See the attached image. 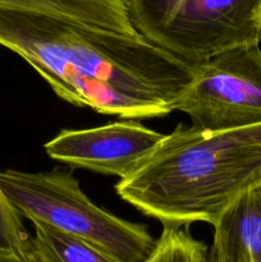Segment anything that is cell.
<instances>
[{
  "mask_svg": "<svg viewBox=\"0 0 261 262\" xmlns=\"http://www.w3.org/2000/svg\"><path fill=\"white\" fill-rule=\"evenodd\" d=\"M32 225L36 262H120L82 238L44 223Z\"/></svg>",
  "mask_w": 261,
  "mask_h": 262,
  "instance_id": "cell-9",
  "label": "cell"
},
{
  "mask_svg": "<svg viewBox=\"0 0 261 262\" xmlns=\"http://www.w3.org/2000/svg\"><path fill=\"white\" fill-rule=\"evenodd\" d=\"M212 227L209 262H261V183L241 193Z\"/></svg>",
  "mask_w": 261,
  "mask_h": 262,
  "instance_id": "cell-7",
  "label": "cell"
},
{
  "mask_svg": "<svg viewBox=\"0 0 261 262\" xmlns=\"http://www.w3.org/2000/svg\"><path fill=\"white\" fill-rule=\"evenodd\" d=\"M0 262H36L33 238L0 189Z\"/></svg>",
  "mask_w": 261,
  "mask_h": 262,
  "instance_id": "cell-10",
  "label": "cell"
},
{
  "mask_svg": "<svg viewBox=\"0 0 261 262\" xmlns=\"http://www.w3.org/2000/svg\"><path fill=\"white\" fill-rule=\"evenodd\" d=\"M164 136L136 119H122L87 129H63L44 148L51 159L72 168L123 179L137 168Z\"/></svg>",
  "mask_w": 261,
  "mask_h": 262,
  "instance_id": "cell-6",
  "label": "cell"
},
{
  "mask_svg": "<svg viewBox=\"0 0 261 262\" xmlns=\"http://www.w3.org/2000/svg\"><path fill=\"white\" fill-rule=\"evenodd\" d=\"M260 19H261V0H260Z\"/></svg>",
  "mask_w": 261,
  "mask_h": 262,
  "instance_id": "cell-12",
  "label": "cell"
},
{
  "mask_svg": "<svg viewBox=\"0 0 261 262\" xmlns=\"http://www.w3.org/2000/svg\"><path fill=\"white\" fill-rule=\"evenodd\" d=\"M0 7L35 10L133 35L125 0H0Z\"/></svg>",
  "mask_w": 261,
  "mask_h": 262,
  "instance_id": "cell-8",
  "label": "cell"
},
{
  "mask_svg": "<svg viewBox=\"0 0 261 262\" xmlns=\"http://www.w3.org/2000/svg\"><path fill=\"white\" fill-rule=\"evenodd\" d=\"M258 183L261 123L217 130L178 124L115 184V191L163 227H189L212 225Z\"/></svg>",
  "mask_w": 261,
  "mask_h": 262,
  "instance_id": "cell-2",
  "label": "cell"
},
{
  "mask_svg": "<svg viewBox=\"0 0 261 262\" xmlns=\"http://www.w3.org/2000/svg\"><path fill=\"white\" fill-rule=\"evenodd\" d=\"M0 45L25 59L59 97L120 119L165 117L194 73L143 37L35 10L0 7Z\"/></svg>",
  "mask_w": 261,
  "mask_h": 262,
  "instance_id": "cell-1",
  "label": "cell"
},
{
  "mask_svg": "<svg viewBox=\"0 0 261 262\" xmlns=\"http://www.w3.org/2000/svg\"><path fill=\"white\" fill-rule=\"evenodd\" d=\"M0 189L20 217L82 238L120 262H145L156 245L145 225L95 205L71 171L3 170Z\"/></svg>",
  "mask_w": 261,
  "mask_h": 262,
  "instance_id": "cell-3",
  "label": "cell"
},
{
  "mask_svg": "<svg viewBox=\"0 0 261 262\" xmlns=\"http://www.w3.org/2000/svg\"><path fill=\"white\" fill-rule=\"evenodd\" d=\"M145 262H209L207 246L192 237L188 227H164Z\"/></svg>",
  "mask_w": 261,
  "mask_h": 262,
  "instance_id": "cell-11",
  "label": "cell"
},
{
  "mask_svg": "<svg viewBox=\"0 0 261 262\" xmlns=\"http://www.w3.org/2000/svg\"><path fill=\"white\" fill-rule=\"evenodd\" d=\"M193 66L176 104L193 127L217 130L261 123L260 43L235 46Z\"/></svg>",
  "mask_w": 261,
  "mask_h": 262,
  "instance_id": "cell-5",
  "label": "cell"
},
{
  "mask_svg": "<svg viewBox=\"0 0 261 262\" xmlns=\"http://www.w3.org/2000/svg\"><path fill=\"white\" fill-rule=\"evenodd\" d=\"M133 27L173 55L200 63L260 43V0H125Z\"/></svg>",
  "mask_w": 261,
  "mask_h": 262,
  "instance_id": "cell-4",
  "label": "cell"
}]
</instances>
